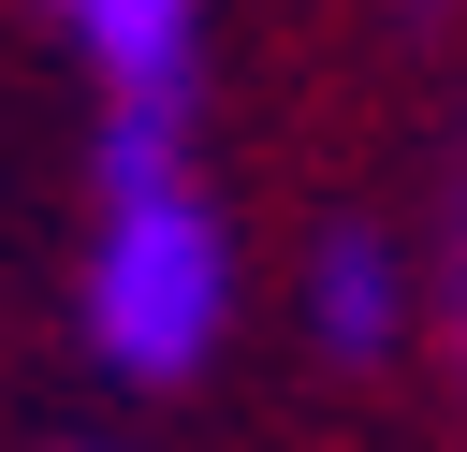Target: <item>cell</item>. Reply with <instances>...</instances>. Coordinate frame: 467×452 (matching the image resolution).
<instances>
[{"mask_svg":"<svg viewBox=\"0 0 467 452\" xmlns=\"http://www.w3.org/2000/svg\"><path fill=\"white\" fill-rule=\"evenodd\" d=\"M234 306V233L190 190V102H102V233H88V350L117 379H190Z\"/></svg>","mask_w":467,"mask_h":452,"instance_id":"1","label":"cell"},{"mask_svg":"<svg viewBox=\"0 0 467 452\" xmlns=\"http://www.w3.org/2000/svg\"><path fill=\"white\" fill-rule=\"evenodd\" d=\"M409 248L394 233H365V219H336L321 233V262H306V335L336 350V365H379V350H409Z\"/></svg>","mask_w":467,"mask_h":452,"instance_id":"2","label":"cell"},{"mask_svg":"<svg viewBox=\"0 0 467 452\" xmlns=\"http://www.w3.org/2000/svg\"><path fill=\"white\" fill-rule=\"evenodd\" d=\"M44 15L88 44L102 102H190V29H204V0H44Z\"/></svg>","mask_w":467,"mask_h":452,"instance_id":"3","label":"cell"},{"mask_svg":"<svg viewBox=\"0 0 467 452\" xmlns=\"http://www.w3.org/2000/svg\"><path fill=\"white\" fill-rule=\"evenodd\" d=\"M423 321H438V350H452V379H467V146H452V190H438V262H423Z\"/></svg>","mask_w":467,"mask_h":452,"instance_id":"4","label":"cell"},{"mask_svg":"<svg viewBox=\"0 0 467 452\" xmlns=\"http://www.w3.org/2000/svg\"><path fill=\"white\" fill-rule=\"evenodd\" d=\"M394 15H452V0H394Z\"/></svg>","mask_w":467,"mask_h":452,"instance_id":"5","label":"cell"}]
</instances>
